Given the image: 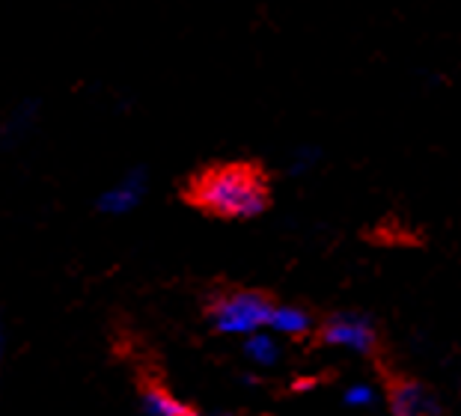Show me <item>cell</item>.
Returning <instances> with one entry per match:
<instances>
[{
  "label": "cell",
  "instance_id": "1",
  "mask_svg": "<svg viewBox=\"0 0 461 416\" xmlns=\"http://www.w3.org/2000/svg\"><path fill=\"white\" fill-rule=\"evenodd\" d=\"M182 200L218 221H253L268 212L271 182L253 161L212 164L185 182Z\"/></svg>",
  "mask_w": 461,
  "mask_h": 416
},
{
  "label": "cell",
  "instance_id": "2",
  "mask_svg": "<svg viewBox=\"0 0 461 416\" xmlns=\"http://www.w3.org/2000/svg\"><path fill=\"white\" fill-rule=\"evenodd\" d=\"M274 297L259 289H223L212 294L209 301V321L218 333L227 336H253L262 327L271 324Z\"/></svg>",
  "mask_w": 461,
  "mask_h": 416
},
{
  "label": "cell",
  "instance_id": "3",
  "mask_svg": "<svg viewBox=\"0 0 461 416\" xmlns=\"http://www.w3.org/2000/svg\"><path fill=\"white\" fill-rule=\"evenodd\" d=\"M321 342L337 345V348H351L357 354H369L375 348V327L360 312H337L321 324Z\"/></svg>",
  "mask_w": 461,
  "mask_h": 416
},
{
  "label": "cell",
  "instance_id": "4",
  "mask_svg": "<svg viewBox=\"0 0 461 416\" xmlns=\"http://www.w3.org/2000/svg\"><path fill=\"white\" fill-rule=\"evenodd\" d=\"M390 408L393 416H438L435 399L417 381H390Z\"/></svg>",
  "mask_w": 461,
  "mask_h": 416
},
{
  "label": "cell",
  "instance_id": "5",
  "mask_svg": "<svg viewBox=\"0 0 461 416\" xmlns=\"http://www.w3.org/2000/svg\"><path fill=\"white\" fill-rule=\"evenodd\" d=\"M271 330L280 333V336H292V339H301V336H307L316 330V321H312V315L303 310V306H295V303H277L274 306V315H271Z\"/></svg>",
  "mask_w": 461,
  "mask_h": 416
},
{
  "label": "cell",
  "instance_id": "6",
  "mask_svg": "<svg viewBox=\"0 0 461 416\" xmlns=\"http://www.w3.org/2000/svg\"><path fill=\"white\" fill-rule=\"evenodd\" d=\"M140 402H143V411L149 416H188L191 413L188 404L173 399L161 384H143Z\"/></svg>",
  "mask_w": 461,
  "mask_h": 416
},
{
  "label": "cell",
  "instance_id": "7",
  "mask_svg": "<svg viewBox=\"0 0 461 416\" xmlns=\"http://www.w3.org/2000/svg\"><path fill=\"white\" fill-rule=\"evenodd\" d=\"M244 354H248L257 366H271V363H277L280 348H277V342H274V336L259 330L244 339Z\"/></svg>",
  "mask_w": 461,
  "mask_h": 416
},
{
  "label": "cell",
  "instance_id": "8",
  "mask_svg": "<svg viewBox=\"0 0 461 416\" xmlns=\"http://www.w3.org/2000/svg\"><path fill=\"white\" fill-rule=\"evenodd\" d=\"M137 196H140V185L125 182V185L116 187V191H111L104 196L102 208H104V212H125V208H131L137 203Z\"/></svg>",
  "mask_w": 461,
  "mask_h": 416
},
{
  "label": "cell",
  "instance_id": "9",
  "mask_svg": "<svg viewBox=\"0 0 461 416\" xmlns=\"http://www.w3.org/2000/svg\"><path fill=\"white\" fill-rule=\"evenodd\" d=\"M375 390H372L369 384H351L346 393H342V402L348 404V408H357V411H363V408H372L375 404Z\"/></svg>",
  "mask_w": 461,
  "mask_h": 416
},
{
  "label": "cell",
  "instance_id": "10",
  "mask_svg": "<svg viewBox=\"0 0 461 416\" xmlns=\"http://www.w3.org/2000/svg\"><path fill=\"white\" fill-rule=\"evenodd\" d=\"M188 416H197V413H194V411H191V413H188Z\"/></svg>",
  "mask_w": 461,
  "mask_h": 416
}]
</instances>
